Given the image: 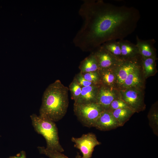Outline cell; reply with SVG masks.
Here are the masks:
<instances>
[{
  "mask_svg": "<svg viewBox=\"0 0 158 158\" xmlns=\"http://www.w3.org/2000/svg\"><path fill=\"white\" fill-rule=\"evenodd\" d=\"M78 13L83 24L73 40L85 51H92L110 41L123 39L134 32L140 18L135 8L102 0H83Z\"/></svg>",
  "mask_w": 158,
  "mask_h": 158,
  "instance_id": "cell-1",
  "label": "cell"
},
{
  "mask_svg": "<svg viewBox=\"0 0 158 158\" xmlns=\"http://www.w3.org/2000/svg\"><path fill=\"white\" fill-rule=\"evenodd\" d=\"M68 90L59 80L50 84L43 93L39 115L54 122L61 120L68 106Z\"/></svg>",
  "mask_w": 158,
  "mask_h": 158,
  "instance_id": "cell-2",
  "label": "cell"
},
{
  "mask_svg": "<svg viewBox=\"0 0 158 158\" xmlns=\"http://www.w3.org/2000/svg\"><path fill=\"white\" fill-rule=\"evenodd\" d=\"M30 118L35 131L45 138L46 147L50 150L63 152L64 150L59 141L58 129L55 122L35 114L31 115Z\"/></svg>",
  "mask_w": 158,
  "mask_h": 158,
  "instance_id": "cell-3",
  "label": "cell"
},
{
  "mask_svg": "<svg viewBox=\"0 0 158 158\" xmlns=\"http://www.w3.org/2000/svg\"><path fill=\"white\" fill-rule=\"evenodd\" d=\"M104 110L96 103L74 104V114L84 126L93 127L97 118Z\"/></svg>",
  "mask_w": 158,
  "mask_h": 158,
  "instance_id": "cell-4",
  "label": "cell"
},
{
  "mask_svg": "<svg viewBox=\"0 0 158 158\" xmlns=\"http://www.w3.org/2000/svg\"><path fill=\"white\" fill-rule=\"evenodd\" d=\"M141 65L142 57L140 55L134 58L121 60L114 68L117 86L120 89L128 75Z\"/></svg>",
  "mask_w": 158,
  "mask_h": 158,
  "instance_id": "cell-5",
  "label": "cell"
},
{
  "mask_svg": "<svg viewBox=\"0 0 158 158\" xmlns=\"http://www.w3.org/2000/svg\"><path fill=\"white\" fill-rule=\"evenodd\" d=\"M142 90L135 89L120 90V98L135 113L139 112L144 110L146 108Z\"/></svg>",
  "mask_w": 158,
  "mask_h": 158,
  "instance_id": "cell-6",
  "label": "cell"
},
{
  "mask_svg": "<svg viewBox=\"0 0 158 158\" xmlns=\"http://www.w3.org/2000/svg\"><path fill=\"white\" fill-rule=\"evenodd\" d=\"M71 141L75 147L79 150L82 158H91L95 147L101 144L95 134L92 133L83 134L80 137H72Z\"/></svg>",
  "mask_w": 158,
  "mask_h": 158,
  "instance_id": "cell-7",
  "label": "cell"
},
{
  "mask_svg": "<svg viewBox=\"0 0 158 158\" xmlns=\"http://www.w3.org/2000/svg\"><path fill=\"white\" fill-rule=\"evenodd\" d=\"M119 98V92L115 88L101 85L99 88L96 103L104 110H108L111 102Z\"/></svg>",
  "mask_w": 158,
  "mask_h": 158,
  "instance_id": "cell-8",
  "label": "cell"
},
{
  "mask_svg": "<svg viewBox=\"0 0 158 158\" xmlns=\"http://www.w3.org/2000/svg\"><path fill=\"white\" fill-rule=\"evenodd\" d=\"M97 59L99 69L114 68L120 60L101 46L92 51Z\"/></svg>",
  "mask_w": 158,
  "mask_h": 158,
  "instance_id": "cell-9",
  "label": "cell"
},
{
  "mask_svg": "<svg viewBox=\"0 0 158 158\" xmlns=\"http://www.w3.org/2000/svg\"><path fill=\"white\" fill-rule=\"evenodd\" d=\"M143 76L141 65L128 75L120 87V90L135 89L143 90Z\"/></svg>",
  "mask_w": 158,
  "mask_h": 158,
  "instance_id": "cell-10",
  "label": "cell"
},
{
  "mask_svg": "<svg viewBox=\"0 0 158 158\" xmlns=\"http://www.w3.org/2000/svg\"><path fill=\"white\" fill-rule=\"evenodd\" d=\"M120 127L111 111L104 110L95 122L93 127L102 131H108Z\"/></svg>",
  "mask_w": 158,
  "mask_h": 158,
  "instance_id": "cell-11",
  "label": "cell"
},
{
  "mask_svg": "<svg viewBox=\"0 0 158 158\" xmlns=\"http://www.w3.org/2000/svg\"><path fill=\"white\" fill-rule=\"evenodd\" d=\"M136 45L140 55L142 58H156V50L154 45L155 41L154 39L144 40L140 39L136 36Z\"/></svg>",
  "mask_w": 158,
  "mask_h": 158,
  "instance_id": "cell-12",
  "label": "cell"
},
{
  "mask_svg": "<svg viewBox=\"0 0 158 158\" xmlns=\"http://www.w3.org/2000/svg\"><path fill=\"white\" fill-rule=\"evenodd\" d=\"M100 85H94L82 87L80 95L77 101L74 103H96L99 88Z\"/></svg>",
  "mask_w": 158,
  "mask_h": 158,
  "instance_id": "cell-13",
  "label": "cell"
},
{
  "mask_svg": "<svg viewBox=\"0 0 158 158\" xmlns=\"http://www.w3.org/2000/svg\"><path fill=\"white\" fill-rule=\"evenodd\" d=\"M118 41L122 59L131 58L140 55L136 44L123 39L120 40Z\"/></svg>",
  "mask_w": 158,
  "mask_h": 158,
  "instance_id": "cell-14",
  "label": "cell"
},
{
  "mask_svg": "<svg viewBox=\"0 0 158 158\" xmlns=\"http://www.w3.org/2000/svg\"><path fill=\"white\" fill-rule=\"evenodd\" d=\"M81 73L95 72L99 69L98 61L94 53L91 54L81 61L79 66Z\"/></svg>",
  "mask_w": 158,
  "mask_h": 158,
  "instance_id": "cell-15",
  "label": "cell"
},
{
  "mask_svg": "<svg viewBox=\"0 0 158 158\" xmlns=\"http://www.w3.org/2000/svg\"><path fill=\"white\" fill-rule=\"evenodd\" d=\"M114 68L98 70L102 85L115 88L114 86L116 83V77Z\"/></svg>",
  "mask_w": 158,
  "mask_h": 158,
  "instance_id": "cell-16",
  "label": "cell"
},
{
  "mask_svg": "<svg viewBox=\"0 0 158 158\" xmlns=\"http://www.w3.org/2000/svg\"><path fill=\"white\" fill-rule=\"evenodd\" d=\"M111 111L120 127L123 126L135 113L130 108L119 109Z\"/></svg>",
  "mask_w": 158,
  "mask_h": 158,
  "instance_id": "cell-17",
  "label": "cell"
},
{
  "mask_svg": "<svg viewBox=\"0 0 158 158\" xmlns=\"http://www.w3.org/2000/svg\"><path fill=\"white\" fill-rule=\"evenodd\" d=\"M156 58L142 57V66L144 76L146 78L154 75L156 71Z\"/></svg>",
  "mask_w": 158,
  "mask_h": 158,
  "instance_id": "cell-18",
  "label": "cell"
},
{
  "mask_svg": "<svg viewBox=\"0 0 158 158\" xmlns=\"http://www.w3.org/2000/svg\"><path fill=\"white\" fill-rule=\"evenodd\" d=\"M101 46L118 59H122L119 41H110L105 42Z\"/></svg>",
  "mask_w": 158,
  "mask_h": 158,
  "instance_id": "cell-19",
  "label": "cell"
},
{
  "mask_svg": "<svg viewBox=\"0 0 158 158\" xmlns=\"http://www.w3.org/2000/svg\"><path fill=\"white\" fill-rule=\"evenodd\" d=\"M148 118L149 120L150 126L152 129L154 134L158 135V116L157 108H152L150 112Z\"/></svg>",
  "mask_w": 158,
  "mask_h": 158,
  "instance_id": "cell-20",
  "label": "cell"
},
{
  "mask_svg": "<svg viewBox=\"0 0 158 158\" xmlns=\"http://www.w3.org/2000/svg\"><path fill=\"white\" fill-rule=\"evenodd\" d=\"M37 148L40 154L44 155L49 158H68L62 152L56 150H49L43 146H38ZM78 158L82 157H79Z\"/></svg>",
  "mask_w": 158,
  "mask_h": 158,
  "instance_id": "cell-21",
  "label": "cell"
},
{
  "mask_svg": "<svg viewBox=\"0 0 158 158\" xmlns=\"http://www.w3.org/2000/svg\"><path fill=\"white\" fill-rule=\"evenodd\" d=\"M69 90L71 93V99L74 101V102H75L80 95L82 87L74 78L69 85Z\"/></svg>",
  "mask_w": 158,
  "mask_h": 158,
  "instance_id": "cell-22",
  "label": "cell"
},
{
  "mask_svg": "<svg viewBox=\"0 0 158 158\" xmlns=\"http://www.w3.org/2000/svg\"><path fill=\"white\" fill-rule=\"evenodd\" d=\"M81 73L83 77L87 80L96 85H102L98 71Z\"/></svg>",
  "mask_w": 158,
  "mask_h": 158,
  "instance_id": "cell-23",
  "label": "cell"
},
{
  "mask_svg": "<svg viewBox=\"0 0 158 158\" xmlns=\"http://www.w3.org/2000/svg\"><path fill=\"white\" fill-rule=\"evenodd\" d=\"M124 108H130L124 101L119 98L116 99L111 102L108 110L112 111L116 109Z\"/></svg>",
  "mask_w": 158,
  "mask_h": 158,
  "instance_id": "cell-24",
  "label": "cell"
},
{
  "mask_svg": "<svg viewBox=\"0 0 158 158\" xmlns=\"http://www.w3.org/2000/svg\"><path fill=\"white\" fill-rule=\"evenodd\" d=\"M74 78L82 87L96 85L86 80L83 77L82 73L80 72L77 74L75 75Z\"/></svg>",
  "mask_w": 158,
  "mask_h": 158,
  "instance_id": "cell-25",
  "label": "cell"
},
{
  "mask_svg": "<svg viewBox=\"0 0 158 158\" xmlns=\"http://www.w3.org/2000/svg\"><path fill=\"white\" fill-rule=\"evenodd\" d=\"M8 158H26V152L22 150L16 155L10 156Z\"/></svg>",
  "mask_w": 158,
  "mask_h": 158,
  "instance_id": "cell-26",
  "label": "cell"
},
{
  "mask_svg": "<svg viewBox=\"0 0 158 158\" xmlns=\"http://www.w3.org/2000/svg\"><path fill=\"white\" fill-rule=\"evenodd\" d=\"M43 158V157H41V158Z\"/></svg>",
  "mask_w": 158,
  "mask_h": 158,
  "instance_id": "cell-27",
  "label": "cell"
}]
</instances>
